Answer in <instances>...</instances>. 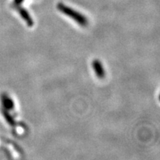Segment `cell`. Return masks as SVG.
<instances>
[{"instance_id": "obj_5", "label": "cell", "mask_w": 160, "mask_h": 160, "mask_svg": "<svg viewBox=\"0 0 160 160\" xmlns=\"http://www.w3.org/2000/svg\"><path fill=\"white\" fill-rule=\"evenodd\" d=\"M2 113H3L4 117H5V118L6 121L9 123V125L11 126L15 125V121H14V119H13V118L11 117V115H10L7 111H5V110H3Z\"/></svg>"}, {"instance_id": "obj_6", "label": "cell", "mask_w": 160, "mask_h": 160, "mask_svg": "<svg viewBox=\"0 0 160 160\" xmlns=\"http://www.w3.org/2000/svg\"><path fill=\"white\" fill-rule=\"evenodd\" d=\"M23 1L24 0H15V3L17 4V5H20Z\"/></svg>"}, {"instance_id": "obj_1", "label": "cell", "mask_w": 160, "mask_h": 160, "mask_svg": "<svg viewBox=\"0 0 160 160\" xmlns=\"http://www.w3.org/2000/svg\"><path fill=\"white\" fill-rule=\"evenodd\" d=\"M57 8L59 11H61L62 13L65 14L66 16H68V17H69L70 18H71L72 19H73L75 22H77L81 26L85 27V26L88 25V19H86L85 16L79 13V12L74 11V10L71 8L65 5L64 4H58Z\"/></svg>"}, {"instance_id": "obj_2", "label": "cell", "mask_w": 160, "mask_h": 160, "mask_svg": "<svg viewBox=\"0 0 160 160\" xmlns=\"http://www.w3.org/2000/svg\"><path fill=\"white\" fill-rule=\"evenodd\" d=\"M92 66H93V68L94 70L97 77L99 79H103L105 77V70L103 68L102 64L100 62L99 60H94L92 63Z\"/></svg>"}, {"instance_id": "obj_3", "label": "cell", "mask_w": 160, "mask_h": 160, "mask_svg": "<svg viewBox=\"0 0 160 160\" xmlns=\"http://www.w3.org/2000/svg\"><path fill=\"white\" fill-rule=\"evenodd\" d=\"M19 14L21 15L22 17V19L26 22L28 26H29V27H32V26L33 25V21L29 13H28V11H26L25 8H19Z\"/></svg>"}, {"instance_id": "obj_4", "label": "cell", "mask_w": 160, "mask_h": 160, "mask_svg": "<svg viewBox=\"0 0 160 160\" xmlns=\"http://www.w3.org/2000/svg\"><path fill=\"white\" fill-rule=\"evenodd\" d=\"M2 101L4 107H5L6 109L11 110L13 109V108H14V103H13V100H12L11 98L8 97V96H6L5 94L2 95Z\"/></svg>"}]
</instances>
